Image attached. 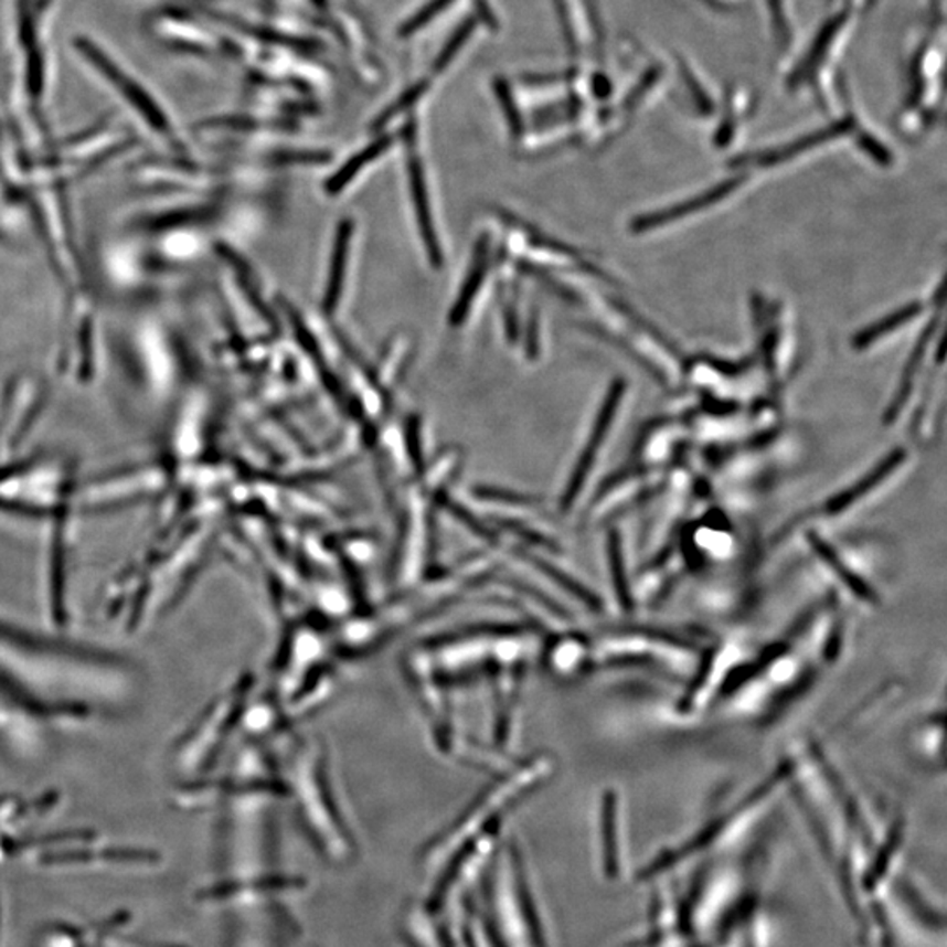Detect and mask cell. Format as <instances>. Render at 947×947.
I'll return each mask as SVG.
<instances>
[{"mask_svg": "<svg viewBox=\"0 0 947 947\" xmlns=\"http://www.w3.org/2000/svg\"><path fill=\"white\" fill-rule=\"evenodd\" d=\"M551 770V759L544 756H535L525 764L514 768L511 773L500 777L496 785L482 791L481 797L458 818L448 830L427 844L423 851V862L428 869H436L448 862L453 854L466 848L469 842L476 841L479 836L488 832L491 828L499 827L500 815L518 802V798L525 797L532 789L538 788Z\"/></svg>", "mask_w": 947, "mask_h": 947, "instance_id": "6da1fadb", "label": "cell"}, {"mask_svg": "<svg viewBox=\"0 0 947 947\" xmlns=\"http://www.w3.org/2000/svg\"><path fill=\"white\" fill-rule=\"evenodd\" d=\"M291 785L300 818L318 848L333 862H348L354 851L353 839L333 797L320 746L308 747L297 756Z\"/></svg>", "mask_w": 947, "mask_h": 947, "instance_id": "7a4b0ae2", "label": "cell"}, {"mask_svg": "<svg viewBox=\"0 0 947 947\" xmlns=\"http://www.w3.org/2000/svg\"><path fill=\"white\" fill-rule=\"evenodd\" d=\"M488 884V913H479L493 947H535L534 914L520 850L509 841L497 854Z\"/></svg>", "mask_w": 947, "mask_h": 947, "instance_id": "3957f363", "label": "cell"}, {"mask_svg": "<svg viewBox=\"0 0 947 947\" xmlns=\"http://www.w3.org/2000/svg\"><path fill=\"white\" fill-rule=\"evenodd\" d=\"M76 50H79L83 58L95 68L100 79L111 86L115 94L120 95L125 106L136 111L139 120L151 128V132L163 137L172 148H180V137L175 134L171 118L150 88H146L145 83L128 73L124 65L113 61L111 55L104 53L91 39H77Z\"/></svg>", "mask_w": 947, "mask_h": 947, "instance_id": "277c9868", "label": "cell"}, {"mask_svg": "<svg viewBox=\"0 0 947 947\" xmlns=\"http://www.w3.org/2000/svg\"><path fill=\"white\" fill-rule=\"evenodd\" d=\"M624 380H616L615 383L610 384L606 401L602 404L600 413H598L594 428H592V434H589L585 451L581 453L579 460H577L576 467L572 470L571 481L567 482V488H565L564 496H562V502H560L562 511H571L572 506H574L577 497H579L581 490L585 487L589 470L594 467L598 449H600L602 443L606 439L607 430L613 425V419H615L616 411H618L619 401L624 397Z\"/></svg>", "mask_w": 947, "mask_h": 947, "instance_id": "5b68a950", "label": "cell"}, {"mask_svg": "<svg viewBox=\"0 0 947 947\" xmlns=\"http://www.w3.org/2000/svg\"><path fill=\"white\" fill-rule=\"evenodd\" d=\"M741 180H730L725 183L717 184L716 189L707 190L693 196L690 201L681 202V204L670 205L667 210L657 211V213L645 214L631 223V231L648 232L666 226L667 223L678 222V220L687 219L690 214L699 213L700 210H705L709 205L716 204L728 195L732 190L737 189Z\"/></svg>", "mask_w": 947, "mask_h": 947, "instance_id": "8992f818", "label": "cell"}, {"mask_svg": "<svg viewBox=\"0 0 947 947\" xmlns=\"http://www.w3.org/2000/svg\"><path fill=\"white\" fill-rule=\"evenodd\" d=\"M409 181L414 210H416V216H418L419 234H422V240L425 243V248H427L428 258H430L432 264H434V267H440V264H443V253H440L439 241H437L436 228H434V220H432L427 184H425V178H423L422 166L413 157L409 160Z\"/></svg>", "mask_w": 947, "mask_h": 947, "instance_id": "52a82bcc", "label": "cell"}, {"mask_svg": "<svg viewBox=\"0 0 947 947\" xmlns=\"http://www.w3.org/2000/svg\"><path fill=\"white\" fill-rule=\"evenodd\" d=\"M904 449H895V451L890 453L883 461H881L880 466L874 467L871 472L866 474L865 478L860 479V481L854 482L853 487L848 488V490L841 491L839 496L832 497V499L828 500L827 512L830 514H839V512L845 511V509L851 508L854 502L862 499V497L869 496L875 487H880L881 482L890 476V474L895 472L901 466L902 461L905 460Z\"/></svg>", "mask_w": 947, "mask_h": 947, "instance_id": "ba28073f", "label": "cell"}, {"mask_svg": "<svg viewBox=\"0 0 947 947\" xmlns=\"http://www.w3.org/2000/svg\"><path fill=\"white\" fill-rule=\"evenodd\" d=\"M351 237H353V223L350 220H344L339 225L338 234H336L329 281L324 288L323 309L327 312L336 311L339 299H341L342 285L347 278L348 260H350Z\"/></svg>", "mask_w": 947, "mask_h": 947, "instance_id": "9c48e42d", "label": "cell"}, {"mask_svg": "<svg viewBox=\"0 0 947 947\" xmlns=\"http://www.w3.org/2000/svg\"><path fill=\"white\" fill-rule=\"evenodd\" d=\"M807 539L811 542L812 551H815L816 555L823 560V564L839 577V581H841L845 588H850L854 597L869 602L872 606L880 604V597L875 594L874 588L869 583H865L862 577H858L848 565H844L841 556L837 555L833 547L823 538H820V535L811 530Z\"/></svg>", "mask_w": 947, "mask_h": 947, "instance_id": "30bf717a", "label": "cell"}, {"mask_svg": "<svg viewBox=\"0 0 947 947\" xmlns=\"http://www.w3.org/2000/svg\"><path fill=\"white\" fill-rule=\"evenodd\" d=\"M487 270L488 241L481 240L479 241L478 248H476V253H474L472 265H470L466 281L461 285L460 295H458L457 302L453 306L451 315H449V321H451L453 327H460L464 320H466L467 312H469L470 306H472L474 299H476V295H478L482 281H485Z\"/></svg>", "mask_w": 947, "mask_h": 947, "instance_id": "8fae6325", "label": "cell"}, {"mask_svg": "<svg viewBox=\"0 0 947 947\" xmlns=\"http://www.w3.org/2000/svg\"><path fill=\"white\" fill-rule=\"evenodd\" d=\"M523 558L529 560V564L532 567L538 568L539 572H542L547 579L553 581L556 586L565 589L567 594H571L572 597L576 598V600L583 602L588 609L592 610H602V600L597 597V595L592 592V589L586 588L583 583L574 579L571 574L562 571V568L556 567V565L550 564L547 560L539 558V556L532 555V553H523Z\"/></svg>", "mask_w": 947, "mask_h": 947, "instance_id": "7c38bea8", "label": "cell"}, {"mask_svg": "<svg viewBox=\"0 0 947 947\" xmlns=\"http://www.w3.org/2000/svg\"><path fill=\"white\" fill-rule=\"evenodd\" d=\"M390 145H392V139H390V137H384V139L372 142L368 148H363L360 153L350 158L348 163H344V166H342L341 169H339V171L336 172L329 181H327V184H324L327 192L336 195V193L347 189L348 184H350L351 181H353L354 178L363 171V167L368 166V163L374 162L376 158H380V155L383 153V151L389 150Z\"/></svg>", "mask_w": 947, "mask_h": 947, "instance_id": "4fadbf2b", "label": "cell"}, {"mask_svg": "<svg viewBox=\"0 0 947 947\" xmlns=\"http://www.w3.org/2000/svg\"><path fill=\"white\" fill-rule=\"evenodd\" d=\"M935 324L932 321V324H928V329L925 330L919 341L916 342V347H914L913 353H911L909 362L905 365L904 374H902L901 386L896 390L895 398H893L892 404L887 407L886 423H892L893 419L898 416V413L902 411V406H904L907 398L911 395V389H913L914 376L917 374V369L922 365L923 359H925L926 347L930 344L932 333H934Z\"/></svg>", "mask_w": 947, "mask_h": 947, "instance_id": "5bb4252c", "label": "cell"}, {"mask_svg": "<svg viewBox=\"0 0 947 947\" xmlns=\"http://www.w3.org/2000/svg\"><path fill=\"white\" fill-rule=\"evenodd\" d=\"M923 306L922 304H909V306H905V308L898 309V311L893 312V315H887L883 320L877 321V323L871 324V327H866L862 332L856 333V338H854V348L858 350H863V348H869L871 344H874L875 341H880L887 333L895 332V330L904 327L905 323H909L911 320H914L917 315H922Z\"/></svg>", "mask_w": 947, "mask_h": 947, "instance_id": "9a60e30c", "label": "cell"}, {"mask_svg": "<svg viewBox=\"0 0 947 947\" xmlns=\"http://www.w3.org/2000/svg\"><path fill=\"white\" fill-rule=\"evenodd\" d=\"M607 560H609L610 576H613V585H615L619 606L630 613L631 607H634V597H631L630 583H628L618 530H610L609 535H607Z\"/></svg>", "mask_w": 947, "mask_h": 947, "instance_id": "2e32d148", "label": "cell"}, {"mask_svg": "<svg viewBox=\"0 0 947 947\" xmlns=\"http://www.w3.org/2000/svg\"><path fill=\"white\" fill-rule=\"evenodd\" d=\"M474 496L482 502H488V504L506 506V508H534L538 506V499L534 497L512 493V491L500 490V488L478 487L474 490Z\"/></svg>", "mask_w": 947, "mask_h": 947, "instance_id": "e0dca14e", "label": "cell"}, {"mask_svg": "<svg viewBox=\"0 0 947 947\" xmlns=\"http://www.w3.org/2000/svg\"><path fill=\"white\" fill-rule=\"evenodd\" d=\"M440 504L448 509L449 514L457 518L461 525L467 526L474 535H478L482 541H496L497 535L485 523H481L478 518L474 517L472 512L467 511L466 508H461V504H458V502H453L448 497H440Z\"/></svg>", "mask_w": 947, "mask_h": 947, "instance_id": "ac0fdd59", "label": "cell"}, {"mask_svg": "<svg viewBox=\"0 0 947 947\" xmlns=\"http://www.w3.org/2000/svg\"><path fill=\"white\" fill-rule=\"evenodd\" d=\"M714 658H716V649H711L707 655H705L704 660L700 663L699 672H696L695 678H693L692 683L688 687L687 693H684L683 699L679 700V709L681 711H688L690 705L693 704V700L699 695L700 690L704 688L705 681H707L709 674H711V670L714 667Z\"/></svg>", "mask_w": 947, "mask_h": 947, "instance_id": "d6986e66", "label": "cell"}, {"mask_svg": "<svg viewBox=\"0 0 947 947\" xmlns=\"http://www.w3.org/2000/svg\"><path fill=\"white\" fill-rule=\"evenodd\" d=\"M453 0H430L425 8L419 9L416 17L411 18L409 22L406 25L402 26V35H411L414 32H418L419 29L427 25L428 22H432L440 11L448 8L451 4Z\"/></svg>", "mask_w": 947, "mask_h": 947, "instance_id": "ffe728a7", "label": "cell"}, {"mask_svg": "<svg viewBox=\"0 0 947 947\" xmlns=\"http://www.w3.org/2000/svg\"><path fill=\"white\" fill-rule=\"evenodd\" d=\"M474 31V20H467L464 25L458 29L453 38L449 39L448 44L444 46L443 52H440L439 58L436 61V71H443L449 62L453 61V56L457 55L460 52V47L466 44L467 38L472 34Z\"/></svg>", "mask_w": 947, "mask_h": 947, "instance_id": "44dd1931", "label": "cell"}, {"mask_svg": "<svg viewBox=\"0 0 947 947\" xmlns=\"http://www.w3.org/2000/svg\"><path fill=\"white\" fill-rule=\"evenodd\" d=\"M406 436L407 451H409L411 460L414 461L413 466L419 467L422 466V443H419L418 419H409Z\"/></svg>", "mask_w": 947, "mask_h": 947, "instance_id": "7402d4cb", "label": "cell"}]
</instances>
